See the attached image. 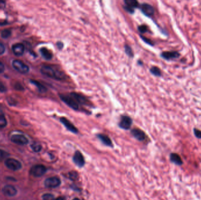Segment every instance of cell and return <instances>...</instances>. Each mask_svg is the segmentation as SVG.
Segmentation results:
<instances>
[{
  "label": "cell",
  "mask_w": 201,
  "mask_h": 200,
  "mask_svg": "<svg viewBox=\"0 0 201 200\" xmlns=\"http://www.w3.org/2000/svg\"><path fill=\"white\" fill-rule=\"evenodd\" d=\"M41 72L47 77L56 80H64L67 78L66 74L62 70L54 66H42Z\"/></svg>",
  "instance_id": "6da1fadb"
},
{
  "label": "cell",
  "mask_w": 201,
  "mask_h": 200,
  "mask_svg": "<svg viewBox=\"0 0 201 200\" xmlns=\"http://www.w3.org/2000/svg\"><path fill=\"white\" fill-rule=\"evenodd\" d=\"M60 98L63 102L65 103L66 105L71 107L74 110H78L80 109V106L75 99L73 98L70 94L65 95L61 94L60 95Z\"/></svg>",
  "instance_id": "7a4b0ae2"
},
{
  "label": "cell",
  "mask_w": 201,
  "mask_h": 200,
  "mask_svg": "<svg viewBox=\"0 0 201 200\" xmlns=\"http://www.w3.org/2000/svg\"><path fill=\"white\" fill-rule=\"evenodd\" d=\"M5 165L9 170L13 171H18L22 167L21 163L14 158H7L5 162Z\"/></svg>",
  "instance_id": "3957f363"
},
{
  "label": "cell",
  "mask_w": 201,
  "mask_h": 200,
  "mask_svg": "<svg viewBox=\"0 0 201 200\" xmlns=\"http://www.w3.org/2000/svg\"><path fill=\"white\" fill-rule=\"evenodd\" d=\"M47 168L41 164H37L34 166L30 170L31 174L35 177H40L45 174Z\"/></svg>",
  "instance_id": "277c9868"
},
{
  "label": "cell",
  "mask_w": 201,
  "mask_h": 200,
  "mask_svg": "<svg viewBox=\"0 0 201 200\" xmlns=\"http://www.w3.org/2000/svg\"><path fill=\"white\" fill-rule=\"evenodd\" d=\"M70 94L75 99V100L79 104L80 106H91V103L88 100V99L83 95L77 92H71Z\"/></svg>",
  "instance_id": "5b68a950"
},
{
  "label": "cell",
  "mask_w": 201,
  "mask_h": 200,
  "mask_svg": "<svg viewBox=\"0 0 201 200\" xmlns=\"http://www.w3.org/2000/svg\"><path fill=\"white\" fill-rule=\"evenodd\" d=\"M13 66L15 69L21 74H27L29 71L28 66L19 60H14L13 62Z\"/></svg>",
  "instance_id": "8992f818"
},
{
  "label": "cell",
  "mask_w": 201,
  "mask_h": 200,
  "mask_svg": "<svg viewBox=\"0 0 201 200\" xmlns=\"http://www.w3.org/2000/svg\"><path fill=\"white\" fill-rule=\"evenodd\" d=\"M61 180L57 177L48 178L44 182V185L47 188H56L61 184Z\"/></svg>",
  "instance_id": "52a82bcc"
},
{
  "label": "cell",
  "mask_w": 201,
  "mask_h": 200,
  "mask_svg": "<svg viewBox=\"0 0 201 200\" xmlns=\"http://www.w3.org/2000/svg\"><path fill=\"white\" fill-rule=\"evenodd\" d=\"M125 5L124 8L127 12L133 14L136 8H138L139 6V3L136 0H125L124 1Z\"/></svg>",
  "instance_id": "ba28073f"
},
{
  "label": "cell",
  "mask_w": 201,
  "mask_h": 200,
  "mask_svg": "<svg viewBox=\"0 0 201 200\" xmlns=\"http://www.w3.org/2000/svg\"><path fill=\"white\" fill-rule=\"evenodd\" d=\"M132 124V120L130 117L128 116H122L121 121L119 123V126L120 128L125 130H128L130 129Z\"/></svg>",
  "instance_id": "9c48e42d"
},
{
  "label": "cell",
  "mask_w": 201,
  "mask_h": 200,
  "mask_svg": "<svg viewBox=\"0 0 201 200\" xmlns=\"http://www.w3.org/2000/svg\"><path fill=\"white\" fill-rule=\"evenodd\" d=\"M60 121H61V123L66 127V129L70 131L71 132L74 133L75 134H77L78 132V129L68 119H67L65 117H61L60 118Z\"/></svg>",
  "instance_id": "30bf717a"
},
{
  "label": "cell",
  "mask_w": 201,
  "mask_h": 200,
  "mask_svg": "<svg viewBox=\"0 0 201 200\" xmlns=\"http://www.w3.org/2000/svg\"><path fill=\"white\" fill-rule=\"evenodd\" d=\"M140 9L143 14L148 17L152 16L155 13L154 8L148 3H144L140 5Z\"/></svg>",
  "instance_id": "8fae6325"
},
{
  "label": "cell",
  "mask_w": 201,
  "mask_h": 200,
  "mask_svg": "<svg viewBox=\"0 0 201 200\" xmlns=\"http://www.w3.org/2000/svg\"><path fill=\"white\" fill-rule=\"evenodd\" d=\"M161 56L165 60L170 61L178 58L180 54L177 51H165L161 54Z\"/></svg>",
  "instance_id": "7c38bea8"
},
{
  "label": "cell",
  "mask_w": 201,
  "mask_h": 200,
  "mask_svg": "<svg viewBox=\"0 0 201 200\" xmlns=\"http://www.w3.org/2000/svg\"><path fill=\"white\" fill-rule=\"evenodd\" d=\"M73 161L75 164L78 166L79 167H82L84 166V157L82 154L81 153L80 151H77L75 152L73 157Z\"/></svg>",
  "instance_id": "4fadbf2b"
},
{
  "label": "cell",
  "mask_w": 201,
  "mask_h": 200,
  "mask_svg": "<svg viewBox=\"0 0 201 200\" xmlns=\"http://www.w3.org/2000/svg\"><path fill=\"white\" fill-rule=\"evenodd\" d=\"M11 141L19 145H25L28 143V140L23 135H14L11 137Z\"/></svg>",
  "instance_id": "5bb4252c"
},
{
  "label": "cell",
  "mask_w": 201,
  "mask_h": 200,
  "mask_svg": "<svg viewBox=\"0 0 201 200\" xmlns=\"http://www.w3.org/2000/svg\"><path fill=\"white\" fill-rule=\"evenodd\" d=\"M3 192L5 196L8 197H14L17 193V189L11 185H7L3 187Z\"/></svg>",
  "instance_id": "9a60e30c"
},
{
  "label": "cell",
  "mask_w": 201,
  "mask_h": 200,
  "mask_svg": "<svg viewBox=\"0 0 201 200\" xmlns=\"http://www.w3.org/2000/svg\"><path fill=\"white\" fill-rule=\"evenodd\" d=\"M12 49H13V53L15 55L19 56H21L23 55L25 47L23 44L17 43L13 45V46L12 47Z\"/></svg>",
  "instance_id": "2e32d148"
},
{
  "label": "cell",
  "mask_w": 201,
  "mask_h": 200,
  "mask_svg": "<svg viewBox=\"0 0 201 200\" xmlns=\"http://www.w3.org/2000/svg\"><path fill=\"white\" fill-rule=\"evenodd\" d=\"M131 134L139 141H143L146 138V135L144 131H141L140 129H134L131 131Z\"/></svg>",
  "instance_id": "e0dca14e"
},
{
  "label": "cell",
  "mask_w": 201,
  "mask_h": 200,
  "mask_svg": "<svg viewBox=\"0 0 201 200\" xmlns=\"http://www.w3.org/2000/svg\"><path fill=\"white\" fill-rule=\"evenodd\" d=\"M40 52L42 57L46 60H51L53 58V54L52 52L47 49V48L42 47L40 49Z\"/></svg>",
  "instance_id": "ac0fdd59"
},
{
  "label": "cell",
  "mask_w": 201,
  "mask_h": 200,
  "mask_svg": "<svg viewBox=\"0 0 201 200\" xmlns=\"http://www.w3.org/2000/svg\"><path fill=\"white\" fill-rule=\"evenodd\" d=\"M170 160L172 163H174L176 165L181 166L183 164L182 160L180 156L177 153H172L170 154Z\"/></svg>",
  "instance_id": "d6986e66"
},
{
  "label": "cell",
  "mask_w": 201,
  "mask_h": 200,
  "mask_svg": "<svg viewBox=\"0 0 201 200\" xmlns=\"http://www.w3.org/2000/svg\"><path fill=\"white\" fill-rule=\"evenodd\" d=\"M99 139L100 140L103 144L109 147H112V142L111 139L107 135L99 134L97 136Z\"/></svg>",
  "instance_id": "ffe728a7"
},
{
  "label": "cell",
  "mask_w": 201,
  "mask_h": 200,
  "mask_svg": "<svg viewBox=\"0 0 201 200\" xmlns=\"http://www.w3.org/2000/svg\"><path fill=\"white\" fill-rule=\"evenodd\" d=\"M31 82L37 88L38 90L40 92L44 93V92H45L47 91V88L45 87V86H44L43 85L41 84L40 82H39L37 80H31Z\"/></svg>",
  "instance_id": "44dd1931"
},
{
  "label": "cell",
  "mask_w": 201,
  "mask_h": 200,
  "mask_svg": "<svg viewBox=\"0 0 201 200\" xmlns=\"http://www.w3.org/2000/svg\"><path fill=\"white\" fill-rule=\"evenodd\" d=\"M150 72L152 74H154L155 76H161L162 73L161 71L159 69V68H158L157 66H152L151 68L150 69Z\"/></svg>",
  "instance_id": "7402d4cb"
},
{
  "label": "cell",
  "mask_w": 201,
  "mask_h": 200,
  "mask_svg": "<svg viewBox=\"0 0 201 200\" xmlns=\"http://www.w3.org/2000/svg\"><path fill=\"white\" fill-rule=\"evenodd\" d=\"M124 48H125V52L126 55L130 58H132L134 56V52L132 51V49L131 47L129 46L128 45H125L124 46Z\"/></svg>",
  "instance_id": "603a6c76"
},
{
  "label": "cell",
  "mask_w": 201,
  "mask_h": 200,
  "mask_svg": "<svg viewBox=\"0 0 201 200\" xmlns=\"http://www.w3.org/2000/svg\"><path fill=\"white\" fill-rule=\"evenodd\" d=\"M31 149H33V151L35 152H40L41 149H42V146L41 145L37 143H34L32 145H31Z\"/></svg>",
  "instance_id": "cb8c5ba5"
},
{
  "label": "cell",
  "mask_w": 201,
  "mask_h": 200,
  "mask_svg": "<svg viewBox=\"0 0 201 200\" xmlns=\"http://www.w3.org/2000/svg\"><path fill=\"white\" fill-rule=\"evenodd\" d=\"M7 125V121L4 115H0V128H4Z\"/></svg>",
  "instance_id": "d4e9b609"
},
{
  "label": "cell",
  "mask_w": 201,
  "mask_h": 200,
  "mask_svg": "<svg viewBox=\"0 0 201 200\" xmlns=\"http://www.w3.org/2000/svg\"><path fill=\"white\" fill-rule=\"evenodd\" d=\"M11 32L10 30H9V29H4L1 32V35L3 38H8L11 36Z\"/></svg>",
  "instance_id": "484cf974"
},
{
  "label": "cell",
  "mask_w": 201,
  "mask_h": 200,
  "mask_svg": "<svg viewBox=\"0 0 201 200\" xmlns=\"http://www.w3.org/2000/svg\"><path fill=\"white\" fill-rule=\"evenodd\" d=\"M8 153L3 150L0 149V161L4 160L8 156Z\"/></svg>",
  "instance_id": "4316f807"
},
{
  "label": "cell",
  "mask_w": 201,
  "mask_h": 200,
  "mask_svg": "<svg viewBox=\"0 0 201 200\" xmlns=\"http://www.w3.org/2000/svg\"><path fill=\"white\" fill-rule=\"evenodd\" d=\"M42 198L43 200H54V196L51 194H45Z\"/></svg>",
  "instance_id": "83f0119b"
},
{
  "label": "cell",
  "mask_w": 201,
  "mask_h": 200,
  "mask_svg": "<svg viewBox=\"0 0 201 200\" xmlns=\"http://www.w3.org/2000/svg\"><path fill=\"white\" fill-rule=\"evenodd\" d=\"M138 30L140 33H144L148 31V27L146 25H141L138 27Z\"/></svg>",
  "instance_id": "f1b7e54d"
},
{
  "label": "cell",
  "mask_w": 201,
  "mask_h": 200,
  "mask_svg": "<svg viewBox=\"0 0 201 200\" xmlns=\"http://www.w3.org/2000/svg\"><path fill=\"white\" fill-rule=\"evenodd\" d=\"M140 37H141L142 39L144 42H146V44H148V45H151V46H153V45H154V43H153V42H152L151 39H148V38L142 36V35H140Z\"/></svg>",
  "instance_id": "f546056e"
},
{
  "label": "cell",
  "mask_w": 201,
  "mask_h": 200,
  "mask_svg": "<svg viewBox=\"0 0 201 200\" xmlns=\"http://www.w3.org/2000/svg\"><path fill=\"white\" fill-rule=\"evenodd\" d=\"M193 133H194V135L197 137V138L201 139V131L195 128L193 129Z\"/></svg>",
  "instance_id": "4dcf8cb0"
},
{
  "label": "cell",
  "mask_w": 201,
  "mask_h": 200,
  "mask_svg": "<svg viewBox=\"0 0 201 200\" xmlns=\"http://www.w3.org/2000/svg\"><path fill=\"white\" fill-rule=\"evenodd\" d=\"M77 176H78V173H77L75 172H71L70 173L69 177L71 180H74V179H76L77 178Z\"/></svg>",
  "instance_id": "1f68e13d"
},
{
  "label": "cell",
  "mask_w": 201,
  "mask_h": 200,
  "mask_svg": "<svg viewBox=\"0 0 201 200\" xmlns=\"http://www.w3.org/2000/svg\"><path fill=\"white\" fill-rule=\"evenodd\" d=\"M7 90V88L5 86L4 84L0 82V92H4Z\"/></svg>",
  "instance_id": "d6a6232c"
},
{
  "label": "cell",
  "mask_w": 201,
  "mask_h": 200,
  "mask_svg": "<svg viewBox=\"0 0 201 200\" xmlns=\"http://www.w3.org/2000/svg\"><path fill=\"white\" fill-rule=\"evenodd\" d=\"M5 50V48L4 45L0 42V55L4 53Z\"/></svg>",
  "instance_id": "836d02e7"
},
{
  "label": "cell",
  "mask_w": 201,
  "mask_h": 200,
  "mask_svg": "<svg viewBox=\"0 0 201 200\" xmlns=\"http://www.w3.org/2000/svg\"><path fill=\"white\" fill-rule=\"evenodd\" d=\"M56 46H57L58 48L59 49H60V50H61V49H62L63 48V47H64V44H63L62 42L59 41V42H58L56 43Z\"/></svg>",
  "instance_id": "e575fe53"
},
{
  "label": "cell",
  "mask_w": 201,
  "mask_h": 200,
  "mask_svg": "<svg viewBox=\"0 0 201 200\" xmlns=\"http://www.w3.org/2000/svg\"><path fill=\"white\" fill-rule=\"evenodd\" d=\"M4 70V64L0 61V74L3 73Z\"/></svg>",
  "instance_id": "d590c367"
},
{
  "label": "cell",
  "mask_w": 201,
  "mask_h": 200,
  "mask_svg": "<svg viewBox=\"0 0 201 200\" xmlns=\"http://www.w3.org/2000/svg\"><path fill=\"white\" fill-rule=\"evenodd\" d=\"M5 7V2L4 1H0V8H3Z\"/></svg>",
  "instance_id": "8d00e7d4"
},
{
  "label": "cell",
  "mask_w": 201,
  "mask_h": 200,
  "mask_svg": "<svg viewBox=\"0 0 201 200\" xmlns=\"http://www.w3.org/2000/svg\"><path fill=\"white\" fill-rule=\"evenodd\" d=\"M56 200H66V198L64 197H59L56 198Z\"/></svg>",
  "instance_id": "74e56055"
},
{
  "label": "cell",
  "mask_w": 201,
  "mask_h": 200,
  "mask_svg": "<svg viewBox=\"0 0 201 200\" xmlns=\"http://www.w3.org/2000/svg\"><path fill=\"white\" fill-rule=\"evenodd\" d=\"M2 114H4L3 112H2V110L0 109V115H2Z\"/></svg>",
  "instance_id": "f35d334b"
},
{
  "label": "cell",
  "mask_w": 201,
  "mask_h": 200,
  "mask_svg": "<svg viewBox=\"0 0 201 200\" xmlns=\"http://www.w3.org/2000/svg\"><path fill=\"white\" fill-rule=\"evenodd\" d=\"M80 200L79 198H74L73 200Z\"/></svg>",
  "instance_id": "ab89813d"
}]
</instances>
